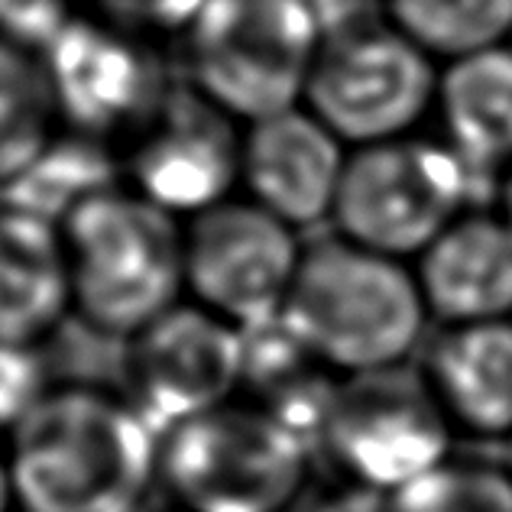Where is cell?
Returning <instances> with one entry per match:
<instances>
[{
  "label": "cell",
  "instance_id": "obj_26",
  "mask_svg": "<svg viewBox=\"0 0 512 512\" xmlns=\"http://www.w3.org/2000/svg\"><path fill=\"white\" fill-rule=\"evenodd\" d=\"M13 506H17V500H13V480H10L7 451H0V512H10Z\"/></svg>",
  "mask_w": 512,
  "mask_h": 512
},
{
  "label": "cell",
  "instance_id": "obj_3",
  "mask_svg": "<svg viewBox=\"0 0 512 512\" xmlns=\"http://www.w3.org/2000/svg\"><path fill=\"white\" fill-rule=\"evenodd\" d=\"M72 308L88 328L130 341L182 299L185 227L137 188H104L59 224Z\"/></svg>",
  "mask_w": 512,
  "mask_h": 512
},
{
  "label": "cell",
  "instance_id": "obj_22",
  "mask_svg": "<svg viewBox=\"0 0 512 512\" xmlns=\"http://www.w3.org/2000/svg\"><path fill=\"white\" fill-rule=\"evenodd\" d=\"M46 376L43 347L0 344V431H13L39 399L52 393Z\"/></svg>",
  "mask_w": 512,
  "mask_h": 512
},
{
  "label": "cell",
  "instance_id": "obj_2",
  "mask_svg": "<svg viewBox=\"0 0 512 512\" xmlns=\"http://www.w3.org/2000/svg\"><path fill=\"white\" fill-rule=\"evenodd\" d=\"M282 325L325 373L357 380L406 367L435 321L412 263L334 234L305 244Z\"/></svg>",
  "mask_w": 512,
  "mask_h": 512
},
{
  "label": "cell",
  "instance_id": "obj_1",
  "mask_svg": "<svg viewBox=\"0 0 512 512\" xmlns=\"http://www.w3.org/2000/svg\"><path fill=\"white\" fill-rule=\"evenodd\" d=\"M20 512H140L159 474V435L98 386H59L10 431Z\"/></svg>",
  "mask_w": 512,
  "mask_h": 512
},
{
  "label": "cell",
  "instance_id": "obj_20",
  "mask_svg": "<svg viewBox=\"0 0 512 512\" xmlns=\"http://www.w3.org/2000/svg\"><path fill=\"white\" fill-rule=\"evenodd\" d=\"M117 185V166L107 156L104 143L75 133V137H56L43 153V159L4 188L0 205L20 208L62 224V218L85 198Z\"/></svg>",
  "mask_w": 512,
  "mask_h": 512
},
{
  "label": "cell",
  "instance_id": "obj_8",
  "mask_svg": "<svg viewBox=\"0 0 512 512\" xmlns=\"http://www.w3.org/2000/svg\"><path fill=\"white\" fill-rule=\"evenodd\" d=\"M299 231L256 201L227 198L185 224V289L244 334L279 325L299 273Z\"/></svg>",
  "mask_w": 512,
  "mask_h": 512
},
{
  "label": "cell",
  "instance_id": "obj_7",
  "mask_svg": "<svg viewBox=\"0 0 512 512\" xmlns=\"http://www.w3.org/2000/svg\"><path fill=\"white\" fill-rule=\"evenodd\" d=\"M438 78L441 62L393 23L373 20L325 39L302 104L360 150L422 133L435 120Z\"/></svg>",
  "mask_w": 512,
  "mask_h": 512
},
{
  "label": "cell",
  "instance_id": "obj_23",
  "mask_svg": "<svg viewBox=\"0 0 512 512\" xmlns=\"http://www.w3.org/2000/svg\"><path fill=\"white\" fill-rule=\"evenodd\" d=\"M78 0H0V39L43 52L78 17Z\"/></svg>",
  "mask_w": 512,
  "mask_h": 512
},
{
  "label": "cell",
  "instance_id": "obj_17",
  "mask_svg": "<svg viewBox=\"0 0 512 512\" xmlns=\"http://www.w3.org/2000/svg\"><path fill=\"white\" fill-rule=\"evenodd\" d=\"M431 124L470 169L483 179L490 175L496 188L512 166V46L441 65Z\"/></svg>",
  "mask_w": 512,
  "mask_h": 512
},
{
  "label": "cell",
  "instance_id": "obj_27",
  "mask_svg": "<svg viewBox=\"0 0 512 512\" xmlns=\"http://www.w3.org/2000/svg\"><path fill=\"white\" fill-rule=\"evenodd\" d=\"M509 467H512V444H509V461H506Z\"/></svg>",
  "mask_w": 512,
  "mask_h": 512
},
{
  "label": "cell",
  "instance_id": "obj_9",
  "mask_svg": "<svg viewBox=\"0 0 512 512\" xmlns=\"http://www.w3.org/2000/svg\"><path fill=\"white\" fill-rule=\"evenodd\" d=\"M321 444L363 493L393 496L448 461L454 431L428 396L422 376H357L334 389Z\"/></svg>",
  "mask_w": 512,
  "mask_h": 512
},
{
  "label": "cell",
  "instance_id": "obj_25",
  "mask_svg": "<svg viewBox=\"0 0 512 512\" xmlns=\"http://www.w3.org/2000/svg\"><path fill=\"white\" fill-rule=\"evenodd\" d=\"M493 192H496V205L493 208L500 211L506 218V224L512 227V166L500 175V182H496Z\"/></svg>",
  "mask_w": 512,
  "mask_h": 512
},
{
  "label": "cell",
  "instance_id": "obj_24",
  "mask_svg": "<svg viewBox=\"0 0 512 512\" xmlns=\"http://www.w3.org/2000/svg\"><path fill=\"white\" fill-rule=\"evenodd\" d=\"M85 4H91L94 17L104 23L150 36V33H185L205 0H85Z\"/></svg>",
  "mask_w": 512,
  "mask_h": 512
},
{
  "label": "cell",
  "instance_id": "obj_4",
  "mask_svg": "<svg viewBox=\"0 0 512 512\" xmlns=\"http://www.w3.org/2000/svg\"><path fill=\"white\" fill-rule=\"evenodd\" d=\"M321 46L305 0H205L185 30L192 85L247 124L302 107Z\"/></svg>",
  "mask_w": 512,
  "mask_h": 512
},
{
  "label": "cell",
  "instance_id": "obj_18",
  "mask_svg": "<svg viewBox=\"0 0 512 512\" xmlns=\"http://www.w3.org/2000/svg\"><path fill=\"white\" fill-rule=\"evenodd\" d=\"M59 120L43 56L0 39V192L43 159Z\"/></svg>",
  "mask_w": 512,
  "mask_h": 512
},
{
  "label": "cell",
  "instance_id": "obj_21",
  "mask_svg": "<svg viewBox=\"0 0 512 512\" xmlns=\"http://www.w3.org/2000/svg\"><path fill=\"white\" fill-rule=\"evenodd\" d=\"M386 512H512V467L451 454L425 477L386 496Z\"/></svg>",
  "mask_w": 512,
  "mask_h": 512
},
{
  "label": "cell",
  "instance_id": "obj_13",
  "mask_svg": "<svg viewBox=\"0 0 512 512\" xmlns=\"http://www.w3.org/2000/svg\"><path fill=\"white\" fill-rule=\"evenodd\" d=\"M350 146L308 107L247 124L240 182L256 201L295 231L331 221Z\"/></svg>",
  "mask_w": 512,
  "mask_h": 512
},
{
  "label": "cell",
  "instance_id": "obj_6",
  "mask_svg": "<svg viewBox=\"0 0 512 512\" xmlns=\"http://www.w3.org/2000/svg\"><path fill=\"white\" fill-rule=\"evenodd\" d=\"M308 448L263 406L227 402L159 438V474L179 512H286Z\"/></svg>",
  "mask_w": 512,
  "mask_h": 512
},
{
  "label": "cell",
  "instance_id": "obj_19",
  "mask_svg": "<svg viewBox=\"0 0 512 512\" xmlns=\"http://www.w3.org/2000/svg\"><path fill=\"white\" fill-rule=\"evenodd\" d=\"M383 20L441 65L512 46V0H383Z\"/></svg>",
  "mask_w": 512,
  "mask_h": 512
},
{
  "label": "cell",
  "instance_id": "obj_16",
  "mask_svg": "<svg viewBox=\"0 0 512 512\" xmlns=\"http://www.w3.org/2000/svg\"><path fill=\"white\" fill-rule=\"evenodd\" d=\"M72 308L69 253L59 224L0 205V344L39 347Z\"/></svg>",
  "mask_w": 512,
  "mask_h": 512
},
{
  "label": "cell",
  "instance_id": "obj_14",
  "mask_svg": "<svg viewBox=\"0 0 512 512\" xmlns=\"http://www.w3.org/2000/svg\"><path fill=\"white\" fill-rule=\"evenodd\" d=\"M419 376L454 438L512 444V318L435 328Z\"/></svg>",
  "mask_w": 512,
  "mask_h": 512
},
{
  "label": "cell",
  "instance_id": "obj_10",
  "mask_svg": "<svg viewBox=\"0 0 512 512\" xmlns=\"http://www.w3.org/2000/svg\"><path fill=\"white\" fill-rule=\"evenodd\" d=\"M130 402L159 438L221 409L247 380V338L201 305L179 302L124 350Z\"/></svg>",
  "mask_w": 512,
  "mask_h": 512
},
{
  "label": "cell",
  "instance_id": "obj_11",
  "mask_svg": "<svg viewBox=\"0 0 512 512\" xmlns=\"http://www.w3.org/2000/svg\"><path fill=\"white\" fill-rule=\"evenodd\" d=\"M62 120L94 140H130L163 104L172 82L146 36L78 17L43 52Z\"/></svg>",
  "mask_w": 512,
  "mask_h": 512
},
{
  "label": "cell",
  "instance_id": "obj_5",
  "mask_svg": "<svg viewBox=\"0 0 512 512\" xmlns=\"http://www.w3.org/2000/svg\"><path fill=\"white\" fill-rule=\"evenodd\" d=\"M483 175L474 172L438 133L350 150L331 224L338 237L373 253L415 263L477 208Z\"/></svg>",
  "mask_w": 512,
  "mask_h": 512
},
{
  "label": "cell",
  "instance_id": "obj_12",
  "mask_svg": "<svg viewBox=\"0 0 512 512\" xmlns=\"http://www.w3.org/2000/svg\"><path fill=\"white\" fill-rule=\"evenodd\" d=\"M240 153L237 117L188 82L172 85L156 114L127 140V169L140 195L192 218L231 198Z\"/></svg>",
  "mask_w": 512,
  "mask_h": 512
},
{
  "label": "cell",
  "instance_id": "obj_15",
  "mask_svg": "<svg viewBox=\"0 0 512 512\" xmlns=\"http://www.w3.org/2000/svg\"><path fill=\"white\" fill-rule=\"evenodd\" d=\"M412 269L435 328L512 318V227L496 208L461 214Z\"/></svg>",
  "mask_w": 512,
  "mask_h": 512
}]
</instances>
